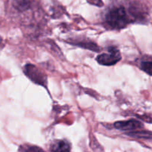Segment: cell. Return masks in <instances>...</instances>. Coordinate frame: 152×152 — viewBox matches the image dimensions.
I'll return each mask as SVG.
<instances>
[{"label":"cell","mask_w":152,"mask_h":152,"mask_svg":"<svg viewBox=\"0 0 152 152\" xmlns=\"http://www.w3.org/2000/svg\"><path fill=\"white\" fill-rule=\"evenodd\" d=\"M106 22L113 28L125 27L129 22L126 9L121 6L111 8L106 15Z\"/></svg>","instance_id":"1"},{"label":"cell","mask_w":152,"mask_h":152,"mask_svg":"<svg viewBox=\"0 0 152 152\" xmlns=\"http://www.w3.org/2000/svg\"><path fill=\"white\" fill-rule=\"evenodd\" d=\"M121 59V55L117 48L111 46L108 49V54H101L97 56L96 61L99 64L111 66L117 63Z\"/></svg>","instance_id":"2"},{"label":"cell","mask_w":152,"mask_h":152,"mask_svg":"<svg viewBox=\"0 0 152 152\" xmlns=\"http://www.w3.org/2000/svg\"><path fill=\"white\" fill-rule=\"evenodd\" d=\"M25 73L31 80L36 83L41 84L42 86H45V83L47 81L45 76L38 69L36 66L31 64H28L25 67Z\"/></svg>","instance_id":"3"},{"label":"cell","mask_w":152,"mask_h":152,"mask_svg":"<svg viewBox=\"0 0 152 152\" xmlns=\"http://www.w3.org/2000/svg\"><path fill=\"white\" fill-rule=\"evenodd\" d=\"M114 127L117 129L121 131H134L140 128L141 127H142V125L135 119H131L128 121H120V122H115Z\"/></svg>","instance_id":"4"},{"label":"cell","mask_w":152,"mask_h":152,"mask_svg":"<svg viewBox=\"0 0 152 152\" xmlns=\"http://www.w3.org/2000/svg\"><path fill=\"white\" fill-rule=\"evenodd\" d=\"M51 151L53 152H69L71 146L68 142L64 140H59L53 143L51 145Z\"/></svg>","instance_id":"5"},{"label":"cell","mask_w":152,"mask_h":152,"mask_svg":"<svg viewBox=\"0 0 152 152\" xmlns=\"http://www.w3.org/2000/svg\"><path fill=\"white\" fill-rule=\"evenodd\" d=\"M32 2L33 0H14V5L18 10L23 11L31 7Z\"/></svg>","instance_id":"6"},{"label":"cell","mask_w":152,"mask_h":152,"mask_svg":"<svg viewBox=\"0 0 152 152\" xmlns=\"http://www.w3.org/2000/svg\"><path fill=\"white\" fill-rule=\"evenodd\" d=\"M128 135L130 137H139V138H149L151 137V134L147 131H133L128 134Z\"/></svg>","instance_id":"7"},{"label":"cell","mask_w":152,"mask_h":152,"mask_svg":"<svg viewBox=\"0 0 152 152\" xmlns=\"http://www.w3.org/2000/svg\"><path fill=\"white\" fill-rule=\"evenodd\" d=\"M141 69L147 74L152 76V61H146L141 63Z\"/></svg>","instance_id":"8"},{"label":"cell","mask_w":152,"mask_h":152,"mask_svg":"<svg viewBox=\"0 0 152 152\" xmlns=\"http://www.w3.org/2000/svg\"><path fill=\"white\" fill-rule=\"evenodd\" d=\"M27 152H44L42 149L39 148L37 147H31L27 151Z\"/></svg>","instance_id":"9"},{"label":"cell","mask_w":152,"mask_h":152,"mask_svg":"<svg viewBox=\"0 0 152 152\" xmlns=\"http://www.w3.org/2000/svg\"><path fill=\"white\" fill-rule=\"evenodd\" d=\"M91 1H96V0H91Z\"/></svg>","instance_id":"10"}]
</instances>
